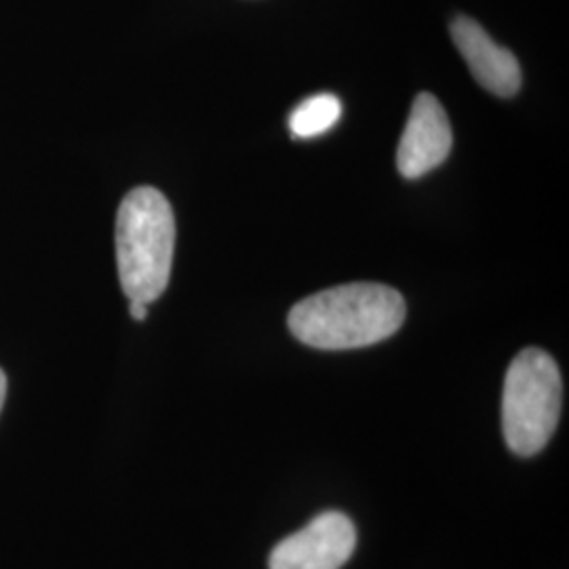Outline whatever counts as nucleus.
I'll return each mask as SVG.
<instances>
[{
	"label": "nucleus",
	"mask_w": 569,
	"mask_h": 569,
	"mask_svg": "<svg viewBox=\"0 0 569 569\" xmlns=\"http://www.w3.org/2000/svg\"><path fill=\"white\" fill-rule=\"evenodd\" d=\"M451 150V127L441 102L432 93H420L409 112L397 150L399 173L407 180L422 178L443 163Z\"/></svg>",
	"instance_id": "obj_5"
},
{
	"label": "nucleus",
	"mask_w": 569,
	"mask_h": 569,
	"mask_svg": "<svg viewBox=\"0 0 569 569\" xmlns=\"http://www.w3.org/2000/svg\"><path fill=\"white\" fill-rule=\"evenodd\" d=\"M357 549V528L345 512L327 510L306 528L281 540L268 559L270 569H340Z\"/></svg>",
	"instance_id": "obj_4"
},
{
	"label": "nucleus",
	"mask_w": 569,
	"mask_h": 569,
	"mask_svg": "<svg viewBox=\"0 0 569 569\" xmlns=\"http://www.w3.org/2000/svg\"><path fill=\"white\" fill-rule=\"evenodd\" d=\"M403 296L382 283H348L312 293L291 308L289 329L319 350H352L385 342L406 321Z\"/></svg>",
	"instance_id": "obj_1"
},
{
	"label": "nucleus",
	"mask_w": 569,
	"mask_h": 569,
	"mask_svg": "<svg viewBox=\"0 0 569 569\" xmlns=\"http://www.w3.org/2000/svg\"><path fill=\"white\" fill-rule=\"evenodd\" d=\"M176 249V218L163 192L140 186L117 213V266L129 300L150 305L163 296Z\"/></svg>",
	"instance_id": "obj_2"
},
{
	"label": "nucleus",
	"mask_w": 569,
	"mask_h": 569,
	"mask_svg": "<svg viewBox=\"0 0 569 569\" xmlns=\"http://www.w3.org/2000/svg\"><path fill=\"white\" fill-rule=\"evenodd\" d=\"M4 397H7V376L0 369V411H2V406H4Z\"/></svg>",
	"instance_id": "obj_9"
},
{
	"label": "nucleus",
	"mask_w": 569,
	"mask_h": 569,
	"mask_svg": "<svg viewBox=\"0 0 569 569\" xmlns=\"http://www.w3.org/2000/svg\"><path fill=\"white\" fill-rule=\"evenodd\" d=\"M129 312H131V319L133 321H146V317H148V305H143V302H138V300H129Z\"/></svg>",
	"instance_id": "obj_8"
},
{
	"label": "nucleus",
	"mask_w": 569,
	"mask_h": 569,
	"mask_svg": "<svg viewBox=\"0 0 569 569\" xmlns=\"http://www.w3.org/2000/svg\"><path fill=\"white\" fill-rule=\"evenodd\" d=\"M342 117V102L333 93H319L300 103L289 117V131L298 140L319 138Z\"/></svg>",
	"instance_id": "obj_7"
},
{
	"label": "nucleus",
	"mask_w": 569,
	"mask_h": 569,
	"mask_svg": "<svg viewBox=\"0 0 569 569\" xmlns=\"http://www.w3.org/2000/svg\"><path fill=\"white\" fill-rule=\"evenodd\" d=\"M451 39L483 89L498 98H512L521 89V68L509 49L500 47L470 18L451 21Z\"/></svg>",
	"instance_id": "obj_6"
},
{
	"label": "nucleus",
	"mask_w": 569,
	"mask_h": 569,
	"mask_svg": "<svg viewBox=\"0 0 569 569\" xmlns=\"http://www.w3.org/2000/svg\"><path fill=\"white\" fill-rule=\"evenodd\" d=\"M561 371L547 350L526 348L510 363L502 392V432L512 453L529 458L549 446L561 416Z\"/></svg>",
	"instance_id": "obj_3"
}]
</instances>
